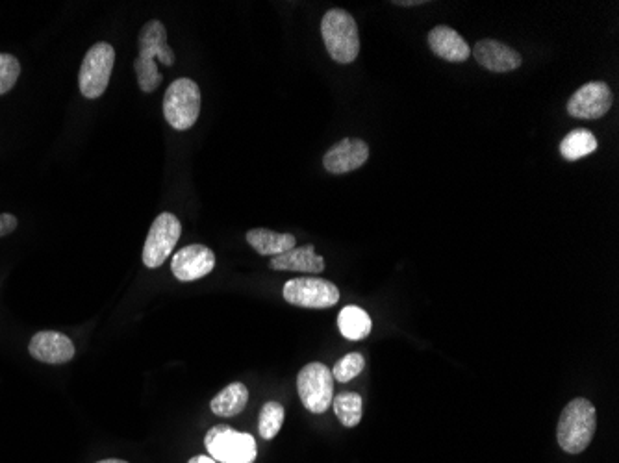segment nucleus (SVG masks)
<instances>
[{"mask_svg":"<svg viewBox=\"0 0 619 463\" xmlns=\"http://www.w3.org/2000/svg\"><path fill=\"white\" fill-rule=\"evenodd\" d=\"M430 51L445 62L464 63L471 56L468 41L451 26L440 25L429 32Z\"/></svg>","mask_w":619,"mask_h":463,"instance_id":"obj_15","label":"nucleus"},{"mask_svg":"<svg viewBox=\"0 0 619 463\" xmlns=\"http://www.w3.org/2000/svg\"><path fill=\"white\" fill-rule=\"evenodd\" d=\"M215 254L206 245H188L173 256L171 273L180 282H195L214 271Z\"/></svg>","mask_w":619,"mask_h":463,"instance_id":"obj_11","label":"nucleus"},{"mask_svg":"<svg viewBox=\"0 0 619 463\" xmlns=\"http://www.w3.org/2000/svg\"><path fill=\"white\" fill-rule=\"evenodd\" d=\"M612 91L605 82H588L568 101V113L575 119H601L612 108Z\"/></svg>","mask_w":619,"mask_h":463,"instance_id":"obj_10","label":"nucleus"},{"mask_svg":"<svg viewBox=\"0 0 619 463\" xmlns=\"http://www.w3.org/2000/svg\"><path fill=\"white\" fill-rule=\"evenodd\" d=\"M247 243L262 256L275 258L278 254L291 251L297 247V239L293 234H280L267 228H253L247 232Z\"/></svg>","mask_w":619,"mask_h":463,"instance_id":"obj_17","label":"nucleus"},{"mask_svg":"<svg viewBox=\"0 0 619 463\" xmlns=\"http://www.w3.org/2000/svg\"><path fill=\"white\" fill-rule=\"evenodd\" d=\"M21 76V63L8 52H0V95L12 91Z\"/></svg>","mask_w":619,"mask_h":463,"instance_id":"obj_24","label":"nucleus"},{"mask_svg":"<svg viewBox=\"0 0 619 463\" xmlns=\"http://www.w3.org/2000/svg\"><path fill=\"white\" fill-rule=\"evenodd\" d=\"M338 328L345 339L351 341H362L366 339L373 330V321L369 313L358 306H345L338 315Z\"/></svg>","mask_w":619,"mask_h":463,"instance_id":"obj_19","label":"nucleus"},{"mask_svg":"<svg viewBox=\"0 0 619 463\" xmlns=\"http://www.w3.org/2000/svg\"><path fill=\"white\" fill-rule=\"evenodd\" d=\"M28 352L34 360L49 365H64L75 358V343L62 332L41 330L30 339Z\"/></svg>","mask_w":619,"mask_h":463,"instance_id":"obj_12","label":"nucleus"},{"mask_svg":"<svg viewBox=\"0 0 619 463\" xmlns=\"http://www.w3.org/2000/svg\"><path fill=\"white\" fill-rule=\"evenodd\" d=\"M97 463H128V462H125V460H115V458H112V460H102V462H97Z\"/></svg>","mask_w":619,"mask_h":463,"instance_id":"obj_28","label":"nucleus"},{"mask_svg":"<svg viewBox=\"0 0 619 463\" xmlns=\"http://www.w3.org/2000/svg\"><path fill=\"white\" fill-rule=\"evenodd\" d=\"M282 297L291 306L325 310L340 302V289L329 280L317 276H304L288 280L282 289Z\"/></svg>","mask_w":619,"mask_h":463,"instance_id":"obj_8","label":"nucleus"},{"mask_svg":"<svg viewBox=\"0 0 619 463\" xmlns=\"http://www.w3.org/2000/svg\"><path fill=\"white\" fill-rule=\"evenodd\" d=\"M332 408H334L336 417L340 419V423L345 428H354V426L360 425L362 415H364V402H362V397L358 393L347 391V393L336 395L334 401H332Z\"/></svg>","mask_w":619,"mask_h":463,"instance_id":"obj_21","label":"nucleus"},{"mask_svg":"<svg viewBox=\"0 0 619 463\" xmlns=\"http://www.w3.org/2000/svg\"><path fill=\"white\" fill-rule=\"evenodd\" d=\"M471 52L475 54L479 65L492 73H510L519 69L523 63L518 51L495 39H481Z\"/></svg>","mask_w":619,"mask_h":463,"instance_id":"obj_14","label":"nucleus"},{"mask_svg":"<svg viewBox=\"0 0 619 463\" xmlns=\"http://www.w3.org/2000/svg\"><path fill=\"white\" fill-rule=\"evenodd\" d=\"M139 54L134 62V71L138 76L139 89L143 93H152L160 88L162 75L158 71V62L164 63L165 67L175 65V51L167 43V30L164 23L158 19H152L141 28L138 38Z\"/></svg>","mask_w":619,"mask_h":463,"instance_id":"obj_1","label":"nucleus"},{"mask_svg":"<svg viewBox=\"0 0 619 463\" xmlns=\"http://www.w3.org/2000/svg\"><path fill=\"white\" fill-rule=\"evenodd\" d=\"M188 463H219L215 462L214 458H210V456H204V454H199V456H193L190 462Z\"/></svg>","mask_w":619,"mask_h":463,"instance_id":"obj_27","label":"nucleus"},{"mask_svg":"<svg viewBox=\"0 0 619 463\" xmlns=\"http://www.w3.org/2000/svg\"><path fill=\"white\" fill-rule=\"evenodd\" d=\"M271 269L273 271H299V273H323L325 271V258L316 254L314 245H304L295 247L291 251L278 254L271 258Z\"/></svg>","mask_w":619,"mask_h":463,"instance_id":"obj_16","label":"nucleus"},{"mask_svg":"<svg viewBox=\"0 0 619 463\" xmlns=\"http://www.w3.org/2000/svg\"><path fill=\"white\" fill-rule=\"evenodd\" d=\"M297 391L303 406L312 413H325L334 401V376L325 363L304 365L297 376Z\"/></svg>","mask_w":619,"mask_h":463,"instance_id":"obj_7","label":"nucleus"},{"mask_svg":"<svg viewBox=\"0 0 619 463\" xmlns=\"http://www.w3.org/2000/svg\"><path fill=\"white\" fill-rule=\"evenodd\" d=\"M201 89L191 78H178L164 95V117L178 132L190 130L201 115Z\"/></svg>","mask_w":619,"mask_h":463,"instance_id":"obj_4","label":"nucleus"},{"mask_svg":"<svg viewBox=\"0 0 619 463\" xmlns=\"http://www.w3.org/2000/svg\"><path fill=\"white\" fill-rule=\"evenodd\" d=\"M204 447L219 463H254L258 447L251 434L238 432L232 426L217 425L204 436Z\"/></svg>","mask_w":619,"mask_h":463,"instance_id":"obj_5","label":"nucleus"},{"mask_svg":"<svg viewBox=\"0 0 619 463\" xmlns=\"http://www.w3.org/2000/svg\"><path fill=\"white\" fill-rule=\"evenodd\" d=\"M17 225H19V221L13 213H0V238L15 232Z\"/></svg>","mask_w":619,"mask_h":463,"instance_id":"obj_25","label":"nucleus"},{"mask_svg":"<svg viewBox=\"0 0 619 463\" xmlns=\"http://www.w3.org/2000/svg\"><path fill=\"white\" fill-rule=\"evenodd\" d=\"M321 36L334 62L353 63L360 52V36L353 15L342 8H332L321 21Z\"/></svg>","mask_w":619,"mask_h":463,"instance_id":"obj_3","label":"nucleus"},{"mask_svg":"<svg viewBox=\"0 0 619 463\" xmlns=\"http://www.w3.org/2000/svg\"><path fill=\"white\" fill-rule=\"evenodd\" d=\"M395 6H405V8H412V6H421L425 4L423 0H393Z\"/></svg>","mask_w":619,"mask_h":463,"instance_id":"obj_26","label":"nucleus"},{"mask_svg":"<svg viewBox=\"0 0 619 463\" xmlns=\"http://www.w3.org/2000/svg\"><path fill=\"white\" fill-rule=\"evenodd\" d=\"M597 428V412L588 399H573L560 413L556 426L558 447L568 454H581L592 443Z\"/></svg>","mask_w":619,"mask_h":463,"instance_id":"obj_2","label":"nucleus"},{"mask_svg":"<svg viewBox=\"0 0 619 463\" xmlns=\"http://www.w3.org/2000/svg\"><path fill=\"white\" fill-rule=\"evenodd\" d=\"M284 406L280 402L269 401L262 406V412L258 417V432L264 439L277 438L280 428L284 425Z\"/></svg>","mask_w":619,"mask_h":463,"instance_id":"obj_22","label":"nucleus"},{"mask_svg":"<svg viewBox=\"0 0 619 463\" xmlns=\"http://www.w3.org/2000/svg\"><path fill=\"white\" fill-rule=\"evenodd\" d=\"M182 236V225L177 215L173 213H160L152 223L149 236L143 245V263L149 269H158L164 265L165 260L173 254L177 247L178 239Z\"/></svg>","mask_w":619,"mask_h":463,"instance_id":"obj_9","label":"nucleus"},{"mask_svg":"<svg viewBox=\"0 0 619 463\" xmlns=\"http://www.w3.org/2000/svg\"><path fill=\"white\" fill-rule=\"evenodd\" d=\"M369 158V147L362 139L347 138L332 145L323 156V165L330 175H345L360 169Z\"/></svg>","mask_w":619,"mask_h":463,"instance_id":"obj_13","label":"nucleus"},{"mask_svg":"<svg viewBox=\"0 0 619 463\" xmlns=\"http://www.w3.org/2000/svg\"><path fill=\"white\" fill-rule=\"evenodd\" d=\"M364 369H366V358L360 352H351V354L343 356L340 362H336L334 369H332V376H334V380L347 384L360 375Z\"/></svg>","mask_w":619,"mask_h":463,"instance_id":"obj_23","label":"nucleus"},{"mask_svg":"<svg viewBox=\"0 0 619 463\" xmlns=\"http://www.w3.org/2000/svg\"><path fill=\"white\" fill-rule=\"evenodd\" d=\"M249 402V389L241 382H234L215 395L210 408L219 417H234L245 410Z\"/></svg>","mask_w":619,"mask_h":463,"instance_id":"obj_18","label":"nucleus"},{"mask_svg":"<svg viewBox=\"0 0 619 463\" xmlns=\"http://www.w3.org/2000/svg\"><path fill=\"white\" fill-rule=\"evenodd\" d=\"M115 49L110 43H97L93 45L80 65L78 73V86L80 93L86 99H99L110 84L112 71H114Z\"/></svg>","mask_w":619,"mask_h":463,"instance_id":"obj_6","label":"nucleus"},{"mask_svg":"<svg viewBox=\"0 0 619 463\" xmlns=\"http://www.w3.org/2000/svg\"><path fill=\"white\" fill-rule=\"evenodd\" d=\"M597 151V138L586 128H577L569 132L560 143V154L568 162H577Z\"/></svg>","mask_w":619,"mask_h":463,"instance_id":"obj_20","label":"nucleus"}]
</instances>
